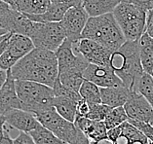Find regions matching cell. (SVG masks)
I'll use <instances>...</instances> for the list:
<instances>
[{
	"label": "cell",
	"instance_id": "4dcf8cb0",
	"mask_svg": "<svg viewBox=\"0 0 153 144\" xmlns=\"http://www.w3.org/2000/svg\"><path fill=\"white\" fill-rule=\"evenodd\" d=\"M128 121L131 124H133L136 128L143 132V134L146 136L149 142L153 144V125L150 123H146V122H141V121H137V120H132L128 119Z\"/></svg>",
	"mask_w": 153,
	"mask_h": 144
},
{
	"label": "cell",
	"instance_id": "8992f818",
	"mask_svg": "<svg viewBox=\"0 0 153 144\" xmlns=\"http://www.w3.org/2000/svg\"><path fill=\"white\" fill-rule=\"evenodd\" d=\"M35 117L41 125L50 130L56 136L68 144H76L84 134L76 128L73 122L62 117L56 111L54 107L36 114Z\"/></svg>",
	"mask_w": 153,
	"mask_h": 144
},
{
	"label": "cell",
	"instance_id": "b9f144b4",
	"mask_svg": "<svg viewBox=\"0 0 153 144\" xmlns=\"http://www.w3.org/2000/svg\"><path fill=\"white\" fill-rule=\"evenodd\" d=\"M152 76H153V73H152Z\"/></svg>",
	"mask_w": 153,
	"mask_h": 144
},
{
	"label": "cell",
	"instance_id": "8d00e7d4",
	"mask_svg": "<svg viewBox=\"0 0 153 144\" xmlns=\"http://www.w3.org/2000/svg\"><path fill=\"white\" fill-rule=\"evenodd\" d=\"M0 144H14L13 139L11 138V136L8 134V127L5 126V132L3 137L0 139Z\"/></svg>",
	"mask_w": 153,
	"mask_h": 144
},
{
	"label": "cell",
	"instance_id": "ac0fdd59",
	"mask_svg": "<svg viewBox=\"0 0 153 144\" xmlns=\"http://www.w3.org/2000/svg\"><path fill=\"white\" fill-rule=\"evenodd\" d=\"M130 89L124 85L122 86L100 88V97L102 102L111 108L119 106H124L130 95Z\"/></svg>",
	"mask_w": 153,
	"mask_h": 144
},
{
	"label": "cell",
	"instance_id": "7bdbcfd3",
	"mask_svg": "<svg viewBox=\"0 0 153 144\" xmlns=\"http://www.w3.org/2000/svg\"><path fill=\"white\" fill-rule=\"evenodd\" d=\"M150 144H151V143H150Z\"/></svg>",
	"mask_w": 153,
	"mask_h": 144
},
{
	"label": "cell",
	"instance_id": "603a6c76",
	"mask_svg": "<svg viewBox=\"0 0 153 144\" xmlns=\"http://www.w3.org/2000/svg\"><path fill=\"white\" fill-rule=\"evenodd\" d=\"M51 0H17L16 10L25 15H40L45 13Z\"/></svg>",
	"mask_w": 153,
	"mask_h": 144
},
{
	"label": "cell",
	"instance_id": "74e56055",
	"mask_svg": "<svg viewBox=\"0 0 153 144\" xmlns=\"http://www.w3.org/2000/svg\"><path fill=\"white\" fill-rule=\"evenodd\" d=\"M5 118L4 116H0V139L3 137L4 135V132H5Z\"/></svg>",
	"mask_w": 153,
	"mask_h": 144
},
{
	"label": "cell",
	"instance_id": "d590c367",
	"mask_svg": "<svg viewBox=\"0 0 153 144\" xmlns=\"http://www.w3.org/2000/svg\"><path fill=\"white\" fill-rule=\"evenodd\" d=\"M51 2L62 3V4L68 5V7L80 6V5H82V0H51Z\"/></svg>",
	"mask_w": 153,
	"mask_h": 144
},
{
	"label": "cell",
	"instance_id": "f1b7e54d",
	"mask_svg": "<svg viewBox=\"0 0 153 144\" xmlns=\"http://www.w3.org/2000/svg\"><path fill=\"white\" fill-rule=\"evenodd\" d=\"M89 107H90V110H89V113L86 117L95 121H104L107 113L111 109V107L103 104L102 102L89 104Z\"/></svg>",
	"mask_w": 153,
	"mask_h": 144
},
{
	"label": "cell",
	"instance_id": "d6a6232c",
	"mask_svg": "<svg viewBox=\"0 0 153 144\" xmlns=\"http://www.w3.org/2000/svg\"><path fill=\"white\" fill-rule=\"evenodd\" d=\"M14 144H36L28 132L20 131L17 137L13 139Z\"/></svg>",
	"mask_w": 153,
	"mask_h": 144
},
{
	"label": "cell",
	"instance_id": "d6986e66",
	"mask_svg": "<svg viewBox=\"0 0 153 144\" xmlns=\"http://www.w3.org/2000/svg\"><path fill=\"white\" fill-rule=\"evenodd\" d=\"M122 0H82V7L90 17L112 13Z\"/></svg>",
	"mask_w": 153,
	"mask_h": 144
},
{
	"label": "cell",
	"instance_id": "4fadbf2b",
	"mask_svg": "<svg viewBox=\"0 0 153 144\" xmlns=\"http://www.w3.org/2000/svg\"><path fill=\"white\" fill-rule=\"evenodd\" d=\"M107 138L112 144H150L146 136L129 121L108 130Z\"/></svg>",
	"mask_w": 153,
	"mask_h": 144
},
{
	"label": "cell",
	"instance_id": "836d02e7",
	"mask_svg": "<svg viewBox=\"0 0 153 144\" xmlns=\"http://www.w3.org/2000/svg\"><path fill=\"white\" fill-rule=\"evenodd\" d=\"M89 110H90V107H89V103L87 101L84 100V99H81V100L78 101L76 115L86 117L87 116V114L89 113Z\"/></svg>",
	"mask_w": 153,
	"mask_h": 144
},
{
	"label": "cell",
	"instance_id": "8fae6325",
	"mask_svg": "<svg viewBox=\"0 0 153 144\" xmlns=\"http://www.w3.org/2000/svg\"><path fill=\"white\" fill-rule=\"evenodd\" d=\"M89 18L90 16L82 7V5L70 7L61 21L66 38L72 43H75L81 39L82 31H83Z\"/></svg>",
	"mask_w": 153,
	"mask_h": 144
},
{
	"label": "cell",
	"instance_id": "484cf974",
	"mask_svg": "<svg viewBox=\"0 0 153 144\" xmlns=\"http://www.w3.org/2000/svg\"><path fill=\"white\" fill-rule=\"evenodd\" d=\"M58 78L63 86L77 92V93H79V89L85 80L83 77V72L80 71H66L59 73Z\"/></svg>",
	"mask_w": 153,
	"mask_h": 144
},
{
	"label": "cell",
	"instance_id": "ba28073f",
	"mask_svg": "<svg viewBox=\"0 0 153 144\" xmlns=\"http://www.w3.org/2000/svg\"><path fill=\"white\" fill-rule=\"evenodd\" d=\"M34 48L32 40L28 36L11 33L6 50L0 56V68L4 70L11 69Z\"/></svg>",
	"mask_w": 153,
	"mask_h": 144
},
{
	"label": "cell",
	"instance_id": "5b68a950",
	"mask_svg": "<svg viewBox=\"0 0 153 144\" xmlns=\"http://www.w3.org/2000/svg\"><path fill=\"white\" fill-rule=\"evenodd\" d=\"M126 40L137 41L146 29L147 13L131 3L121 1L113 11Z\"/></svg>",
	"mask_w": 153,
	"mask_h": 144
},
{
	"label": "cell",
	"instance_id": "3957f363",
	"mask_svg": "<svg viewBox=\"0 0 153 144\" xmlns=\"http://www.w3.org/2000/svg\"><path fill=\"white\" fill-rule=\"evenodd\" d=\"M81 38L94 40L112 53L127 41L113 13L89 18L82 31Z\"/></svg>",
	"mask_w": 153,
	"mask_h": 144
},
{
	"label": "cell",
	"instance_id": "7c38bea8",
	"mask_svg": "<svg viewBox=\"0 0 153 144\" xmlns=\"http://www.w3.org/2000/svg\"><path fill=\"white\" fill-rule=\"evenodd\" d=\"M124 109L129 119L152 123L153 108L150 103L137 91L131 90L129 97L124 104Z\"/></svg>",
	"mask_w": 153,
	"mask_h": 144
},
{
	"label": "cell",
	"instance_id": "9c48e42d",
	"mask_svg": "<svg viewBox=\"0 0 153 144\" xmlns=\"http://www.w3.org/2000/svg\"><path fill=\"white\" fill-rule=\"evenodd\" d=\"M55 55L58 60L59 74L66 71L84 72L90 64L80 53L74 52L72 42L68 38L55 51Z\"/></svg>",
	"mask_w": 153,
	"mask_h": 144
},
{
	"label": "cell",
	"instance_id": "f35d334b",
	"mask_svg": "<svg viewBox=\"0 0 153 144\" xmlns=\"http://www.w3.org/2000/svg\"><path fill=\"white\" fill-rule=\"evenodd\" d=\"M6 79H7V70L0 68V89L4 85Z\"/></svg>",
	"mask_w": 153,
	"mask_h": 144
},
{
	"label": "cell",
	"instance_id": "f546056e",
	"mask_svg": "<svg viewBox=\"0 0 153 144\" xmlns=\"http://www.w3.org/2000/svg\"><path fill=\"white\" fill-rule=\"evenodd\" d=\"M53 91H54L55 97H65L72 98L76 101H79L82 99L79 93H77V92L73 91V90H70V89H68V87L63 86V85L59 82V78L57 79V81H56L54 84Z\"/></svg>",
	"mask_w": 153,
	"mask_h": 144
},
{
	"label": "cell",
	"instance_id": "44dd1931",
	"mask_svg": "<svg viewBox=\"0 0 153 144\" xmlns=\"http://www.w3.org/2000/svg\"><path fill=\"white\" fill-rule=\"evenodd\" d=\"M140 61L144 72L153 73V38L144 32L139 40Z\"/></svg>",
	"mask_w": 153,
	"mask_h": 144
},
{
	"label": "cell",
	"instance_id": "7402d4cb",
	"mask_svg": "<svg viewBox=\"0 0 153 144\" xmlns=\"http://www.w3.org/2000/svg\"><path fill=\"white\" fill-rule=\"evenodd\" d=\"M78 101L65 97H55L53 106L59 115L70 122H74L77 114Z\"/></svg>",
	"mask_w": 153,
	"mask_h": 144
},
{
	"label": "cell",
	"instance_id": "5bb4252c",
	"mask_svg": "<svg viewBox=\"0 0 153 144\" xmlns=\"http://www.w3.org/2000/svg\"><path fill=\"white\" fill-rule=\"evenodd\" d=\"M83 77L85 80L93 82L100 88L124 85L122 80L111 68V66H100L98 64H89L83 72Z\"/></svg>",
	"mask_w": 153,
	"mask_h": 144
},
{
	"label": "cell",
	"instance_id": "4316f807",
	"mask_svg": "<svg viewBox=\"0 0 153 144\" xmlns=\"http://www.w3.org/2000/svg\"><path fill=\"white\" fill-rule=\"evenodd\" d=\"M128 115L124 109V106L114 107L109 110L107 115L104 119V124H105L107 130H111L113 128H116L120 126L124 122L128 121Z\"/></svg>",
	"mask_w": 153,
	"mask_h": 144
},
{
	"label": "cell",
	"instance_id": "7a4b0ae2",
	"mask_svg": "<svg viewBox=\"0 0 153 144\" xmlns=\"http://www.w3.org/2000/svg\"><path fill=\"white\" fill-rule=\"evenodd\" d=\"M110 66L127 88L136 91L137 85L144 73L140 61L139 40H127L117 51L113 52Z\"/></svg>",
	"mask_w": 153,
	"mask_h": 144
},
{
	"label": "cell",
	"instance_id": "9a60e30c",
	"mask_svg": "<svg viewBox=\"0 0 153 144\" xmlns=\"http://www.w3.org/2000/svg\"><path fill=\"white\" fill-rule=\"evenodd\" d=\"M3 116L5 118L6 125L19 131L29 132L40 125L34 114L20 108L11 109Z\"/></svg>",
	"mask_w": 153,
	"mask_h": 144
},
{
	"label": "cell",
	"instance_id": "e575fe53",
	"mask_svg": "<svg viewBox=\"0 0 153 144\" xmlns=\"http://www.w3.org/2000/svg\"><path fill=\"white\" fill-rule=\"evenodd\" d=\"M145 32L153 38V9L147 12L146 29H145Z\"/></svg>",
	"mask_w": 153,
	"mask_h": 144
},
{
	"label": "cell",
	"instance_id": "52a82bcc",
	"mask_svg": "<svg viewBox=\"0 0 153 144\" xmlns=\"http://www.w3.org/2000/svg\"><path fill=\"white\" fill-rule=\"evenodd\" d=\"M29 38L35 48L55 52L66 38L61 21L36 23Z\"/></svg>",
	"mask_w": 153,
	"mask_h": 144
},
{
	"label": "cell",
	"instance_id": "6da1fadb",
	"mask_svg": "<svg viewBox=\"0 0 153 144\" xmlns=\"http://www.w3.org/2000/svg\"><path fill=\"white\" fill-rule=\"evenodd\" d=\"M11 72L16 80L33 81L53 88L59 76L57 57L55 52L34 48L11 68Z\"/></svg>",
	"mask_w": 153,
	"mask_h": 144
},
{
	"label": "cell",
	"instance_id": "cb8c5ba5",
	"mask_svg": "<svg viewBox=\"0 0 153 144\" xmlns=\"http://www.w3.org/2000/svg\"><path fill=\"white\" fill-rule=\"evenodd\" d=\"M36 144H68L56 136L50 130L42 125H39L36 128L28 132Z\"/></svg>",
	"mask_w": 153,
	"mask_h": 144
},
{
	"label": "cell",
	"instance_id": "ffe728a7",
	"mask_svg": "<svg viewBox=\"0 0 153 144\" xmlns=\"http://www.w3.org/2000/svg\"><path fill=\"white\" fill-rule=\"evenodd\" d=\"M70 7L62 3L51 2L49 8L45 13L40 15H25L28 19H30L36 23H54V21H61L65 16V12Z\"/></svg>",
	"mask_w": 153,
	"mask_h": 144
},
{
	"label": "cell",
	"instance_id": "e0dca14e",
	"mask_svg": "<svg viewBox=\"0 0 153 144\" xmlns=\"http://www.w3.org/2000/svg\"><path fill=\"white\" fill-rule=\"evenodd\" d=\"M74 125L91 141H100L107 138V128L103 121H95L84 116L76 115Z\"/></svg>",
	"mask_w": 153,
	"mask_h": 144
},
{
	"label": "cell",
	"instance_id": "60d3db41",
	"mask_svg": "<svg viewBox=\"0 0 153 144\" xmlns=\"http://www.w3.org/2000/svg\"><path fill=\"white\" fill-rule=\"evenodd\" d=\"M6 33H8V31H7V30H5V29H2V28H0V37H1L2 35L6 34Z\"/></svg>",
	"mask_w": 153,
	"mask_h": 144
},
{
	"label": "cell",
	"instance_id": "1f68e13d",
	"mask_svg": "<svg viewBox=\"0 0 153 144\" xmlns=\"http://www.w3.org/2000/svg\"><path fill=\"white\" fill-rule=\"evenodd\" d=\"M122 1L136 5L139 8L144 10L146 13L153 9V0H122Z\"/></svg>",
	"mask_w": 153,
	"mask_h": 144
},
{
	"label": "cell",
	"instance_id": "2e32d148",
	"mask_svg": "<svg viewBox=\"0 0 153 144\" xmlns=\"http://www.w3.org/2000/svg\"><path fill=\"white\" fill-rule=\"evenodd\" d=\"M15 81L16 79L13 77L11 69H8L7 79L2 88L0 89V116H3L11 109H21L20 99L18 97Z\"/></svg>",
	"mask_w": 153,
	"mask_h": 144
},
{
	"label": "cell",
	"instance_id": "277c9868",
	"mask_svg": "<svg viewBox=\"0 0 153 144\" xmlns=\"http://www.w3.org/2000/svg\"><path fill=\"white\" fill-rule=\"evenodd\" d=\"M15 85L21 109L36 115L54 107L55 95L52 87L27 80H16Z\"/></svg>",
	"mask_w": 153,
	"mask_h": 144
},
{
	"label": "cell",
	"instance_id": "ab89813d",
	"mask_svg": "<svg viewBox=\"0 0 153 144\" xmlns=\"http://www.w3.org/2000/svg\"><path fill=\"white\" fill-rule=\"evenodd\" d=\"M2 1L6 2L7 4L10 5L12 7L13 9H16V3H17V0H2Z\"/></svg>",
	"mask_w": 153,
	"mask_h": 144
},
{
	"label": "cell",
	"instance_id": "83f0119b",
	"mask_svg": "<svg viewBox=\"0 0 153 144\" xmlns=\"http://www.w3.org/2000/svg\"><path fill=\"white\" fill-rule=\"evenodd\" d=\"M136 91L147 99L153 108V76L147 72H144L137 85ZM151 125H153V122Z\"/></svg>",
	"mask_w": 153,
	"mask_h": 144
},
{
	"label": "cell",
	"instance_id": "30bf717a",
	"mask_svg": "<svg viewBox=\"0 0 153 144\" xmlns=\"http://www.w3.org/2000/svg\"><path fill=\"white\" fill-rule=\"evenodd\" d=\"M73 50L80 53L90 64L100 66H110V58L112 52L100 43L88 38H81L72 43Z\"/></svg>",
	"mask_w": 153,
	"mask_h": 144
},
{
	"label": "cell",
	"instance_id": "d4e9b609",
	"mask_svg": "<svg viewBox=\"0 0 153 144\" xmlns=\"http://www.w3.org/2000/svg\"><path fill=\"white\" fill-rule=\"evenodd\" d=\"M79 94L82 99L87 101L89 104L93 103H100L102 97H100V88L90 81L84 80L79 89Z\"/></svg>",
	"mask_w": 153,
	"mask_h": 144
}]
</instances>
